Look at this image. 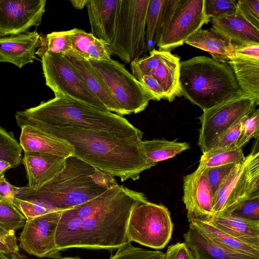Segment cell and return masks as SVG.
Segmentation results:
<instances>
[{
	"instance_id": "1",
	"label": "cell",
	"mask_w": 259,
	"mask_h": 259,
	"mask_svg": "<svg viewBox=\"0 0 259 259\" xmlns=\"http://www.w3.org/2000/svg\"><path fill=\"white\" fill-rule=\"evenodd\" d=\"M144 193L118 184L64 211L62 232L66 250L72 248L112 251L128 243L127 222L133 208L147 201Z\"/></svg>"
},
{
	"instance_id": "2",
	"label": "cell",
	"mask_w": 259,
	"mask_h": 259,
	"mask_svg": "<svg viewBox=\"0 0 259 259\" xmlns=\"http://www.w3.org/2000/svg\"><path fill=\"white\" fill-rule=\"evenodd\" d=\"M18 125H30L52 137L64 140L73 147L75 157L122 182L135 181L151 168L146 161L142 135L121 137L111 133L76 126L58 127L30 118L21 111L15 114Z\"/></svg>"
},
{
	"instance_id": "3",
	"label": "cell",
	"mask_w": 259,
	"mask_h": 259,
	"mask_svg": "<svg viewBox=\"0 0 259 259\" xmlns=\"http://www.w3.org/2000/svg\"><path fill=\"white\" fill-rule=\"evenodd\" d=\"M21 112L54 126L91 128L121 137L143 135L122 116L69 96L55 97Z\"/></svg>"
},
{
	"instance_id": "4",
	"label": "cell",
	"mask_w": 259,
	"mask_h": 259,
	"mask_svg": "<svg viewBox=\"0 0 259 259\" xmlns=\"http://www.w3.org/2000/svg\"><path fill=\"white\" fill-rule=\"evenodd\" d=\"M179 82L182 95L203 111L244 94L229 64L206 56L180 62Z\"/></svg>"
},
{
	"instance_id": "5",
	"label": "cell",
	"mask_w": 259,
	"mask_h": 259,
	"mask_svg": "<svg viewBox=\"0 0 259 259\" xmlns=\"http://www.w3.org/2000/svg\"><path fill=\"white\" fill-rule=\"evenodd\" d=\"M95 170V167L70 156L66 158L64 168L53 179L39 186L18 187L16 197L41 202L57 209L73 207L107 190L93 179Z\"/></svg>"
},
{
	"instance_id": "6",
	"label": "cell",
	"mask_w": 259,
	"mask_h": 259,
	"mask_svg": "<svg viewBox=\"0 0 259 259\" xmlns=\"http://www.w3.org/2000/svg\"><path fill=\"white\" fill-rule=\"evenodd\" d=\"M149 1L119 0L114 34L108 47L125 63L142 58L147 52L145 30Z\"/></svg>"
},
{
	"instance_id": "7",
	"label": "cell",
	"mask_w": 259,
	"mask_h": 259,
	"mask_svg": "<svg viewBox=\"0 0 259 259\" xmlns=\"http://www.w3.org/2000/svg\"><path fill=\"white\" fill-rule=\"evenodd\" d=\"M256 140L251 153L236 164L214 196L213 216L231 215L242 202L259 197L258 138Z\"/></svg>"
},
{
	"instance_id": "8",
	"label": "cell",
	"mask_w": 259,
	"mask_h": 259,
	"mask_svg": "<svg viewBox=\"0 0 259 259\" xmlns=\"http://www.w3.org/2000/svg\"><path fill=\"white\" fill-rule=\"evenodd\" d=\"M173 227L167 207L147 200L132 210L127 225V238L129 242L162 249L171 238Z\"/></svg>"
},
{
	"instance_id": "9",
	"label": "cell",
	"mask_w": 259,
	"mask_h": 259,
	"mask_svg": "<svg viewBox=\"0 0 259 259\" xmlns=\"http://www.w3.org/2000/svg\"><path fill=\"white\" fill-rule=\"evenodd\" d=\"M90 61L107 85L124 115L136 114L146 108L152 98L124 65L111 58Z\"/></svg>"
},
{
	"instance_id": "10",
	"label": "cell",
	"mask_w": 259,
	"mask_h": 259,
	"mask_svg": "<svg viewBox=\"0 0 259 259\" xmlns=\"http://www.w3.org/2000/svg\"><path fill=\"white\" fill-rule=\"evenodd\" d=\"M256 106L253 98L243 94L204 110L199 117L201 127L198 142L202 153L210 150L225 132L249 115Z\"/></svg>"
},
{
	"instance_id": "11",
	"label": "cell",
	"mask_w": 259,
	"mask_h": 259,
	"mask_svg": "<svg viewBox=\"0 0 259 259\" xmlns=\"http://www.w3.org/2000/svg\"><path fill=\"white\" fill-rule=\"evenodd\" d=\"M41 59L46 84L55 97L69 96L108 111L90 91L65 55L47 52Z\"/></svg>"
},
{
	"instance_id": "12",
	"label": "cell",
	"mask_w": 259,
	"mask_h": 259,
	"mask_svg": "<svg viewBox=\"0 0 259 259\" xmlns=\"http://www.w3.org/2000/svg\"><path fill=\"white\" fill-rule=\"evenodd\" d=\"M63 210H56L26 220L19 238V247L38 257L61 259L55 233Z\"/></svg>"
},
{
	"instance_id": "13",
	"label": "cell",
	"mask_w": 259,
	"mask_h": 259,
	"mask_svg": "<svg viewBox=\"0 0 259 259\" xmlns=\"http://www.w3.org/2000/svg\"><path fill=\"white\" fill-rule=\"evenodd\" d=\"M204 0H185L161 34L159 51L170 52L183 45L210 20L204 13Z\"/></svg>"
},
{
	"instance_id": "14",
	"label": "cell",
	"mask_w": 259,
	"mask_h": 259,
	"mask_svg": "<svg viewBox=\"0 0 259 259\" xmlns=\"http://www.w3.org/2000/svg\"><path fill=\"white\" fill-rule=\"evenodd\" d=\"M46 0H0V37L28 32L40 25Z\"/></svg>"
},
{
	"instance_id": "15",
	"label": "cell",
	"mask_w": 259,
	"mask_h": 259,
	"mask_svg": "<svg viewBox=\"0 0 259 259\" xmlns=\"http://www.w3.org/2000/svg\"><path fill=\"white\" fill-rule=\"evenodd\" d=\"M183 200L190 223L213 217V196L205 169L198 167L184 177Z\"/></svg>"
},
{
	"instance_id": "16",
	"label": "cell",
	"mask_w": 259,
	"mask_h": 259,
	"mask_svg": "<svg viewBox=\"0 0 259 259\" xmlns=\"http://www.w3.org/2000/svg\"><path fill=\"white\" fill-rule=\"evenodd\" d=\"M232 69L242 93L259 104V45L236 49L227 63Z\"/></svg>"
},
{
	"instance_id": "17",
	"label": "cell",
	"mask_w": 259,
	"mask_h": 259,
	"mask_svg": "<svg viewBox=\"0 0 259 259\" xmlns=\"http://www.w3.org/2000/svg\"><path fill=\"white\" fill-rule=\"evenodd\" d=\"M41 45V35L36 30L0 37V62L11 63L21 68L36 59L35 50Z\"/></svg>"
},
{
	"instance_id": "18",
	"label": "cell",
	"mask_w": 259,
	"mask_h": 259,
	"mask_svg": "<svg viewBox=\"0 0 259 259\" xmlns=\"http://www.w3.org/2000/svg\"><path fill=\"white\" fill-rule=\"evenodd\" d=\"M67 59L80 75L88 88L104 105L106 109L117 114L124 115L119 105L113 97L109 88L90 60L71 51L65 55Z\"/></svg>"
},
{
	"instance_id": "19",
	"label": "cell",
	"mask_w": 259,
	"mask_h": 259,
	"mask_svg": "<svg viewBox=\"0 0 259 259\" xmlns=\"http://www.w3.org/2000/svg\"><path fill=\"white\" fill-rule=\"evenodd\" d=\"M211 20L212 26L209 30L225 38L235 49L248 45H259V29L238 14Z\"/></svg>"
},
{
	"instance_id": "20",
	"label": "cell",
	"mask_w": 259,
	"mask_h": 259,
	"mask_svg": "<svg viewBox=\"0 0 259 259\" xmlns=\"http://www.w3.org/2000/svg\"><path fill=\"white\" fill-rule=\"evenodd\" d=\"M119 0H89L87 8L91 33L109 46L114 34Z\"/></svg>"
},
{
	"instance_id": "21",
	"label": "cell",
	"mask_w": 259,
	"mask_h": 259,
	"mask_svg": "<svg viewBox=\"0 0 259 259\" xmlns=\"http://www.w3.org/2000/svg\"><path fill=\"white\" fill-rule=\"evenodd\" d=\"M66 158L48 153L24 152L22 161L28 181L27 186H39L53 179L64 168Z\"/></svg>"
},
{
	"instance_id": "22",
	"label": "cell",
	"mask_w": 259,
	"mask_h": 259,
	"mask_svg": "<svg viewBox=\"0 0 259 259\" xmlns=\"http://www.w3.org/2000/svg\"><path fill=\"white\" fill-rule=\"evenodd\" d=\"M20 145L24 152L48 153L64 157L73 155L72 146L30 125L20 127Z\"/></svg>"
},
{
	"instance_id": "23",
	"label": "cell",
	"mask_w": 259,
	"mask_h": 259,
	"mask_svg": "<svg viewBox=\"0 0 259 259\" xmlns=\"http://www.w3.org/2000/svg\"><path fill=\"white\" fill-rule=\"evenodd\" d=\"M184 242L198 259H259L225 248L212 241L190 224Z\"/></svg>"
},
{
	"instance_id": "24",
	"label": "cell",
	"mask_w": 259,
	"mask_h": 259,
	"mask_svg": "<svg viewBox=\"0 0 259 259\" xmlns=\"http://www.w3.org/2000/svg\"><path fill=\"white\" fill-rule=\"evenodd\" d=\"M149 74L160 84L164 92V99L171 102L176 97L182 95L179 82L180 58L170 52L160 51L159 63Z\"/></svg>"
},
{
	"instance_id": "25",
	"label": "cell",
	"mask_w": 259,
	"mask_h": 259,
	"mask_svg": "<svg viewBox=\"0 0 259 259\" xmlns=\"http://www.w3.org/2000/svg\"><path fill=\"white\" fill-rule=\"evenodd\" d=\"M208 222L231 236L259 248V221L227 215L213 216Z\"/></svg>"
},
{
	"instance_id": "26",
	"label": "cell",
	"mask_w": 259,
	"mask_h": 259,
	"mask_svg": "<svg viewBox=\"0 0 259 259\" xmlns=\"http://www.w3.org/2000/svg\"><path fill=\"white\" fill-rule=\"evenodd\" d=\"M185 44L207 52L215 61L228 63L236 49L227 40L209 30L200 29Z\"/></svg>"
},
{
	"instance_id": "27",
	"label": "cell",
	"mask_w": 259,
	"mask_h": 259,
	"mask_svg": "<svg viewBox=\"0 0 259 259\" xmlns=\"http://www.w3.org/2000/svg\"><path fill=\"white\" fill-rule=\"evenodd\" d=\"M72 51L89 60H108L112 54L109 47L91 33L75 28L70 30Z\"/></svg>"
},
{
	"instance_id": "28",
	"label": "cell",
	"mask_w": 259,
	"mask_h": 259,
	"mask_svg": "<svg viewBox=\"0 0 259 259\" xmlns=\"http://www.w3.org/2000/svg\"><path fill=\"white\" fill-rule=\"evenodd\" d=\"M190 224L216 243L229 249L259 258V248L249 245L231 236L209 222L198 221Z\"/></svg>"
},
{
	"instance_id": "29",
	"label": "cell",
	"mask_w": 259,
	"mask_h": 259,
	"mask_svg": "<svg viewBox=\"0 0 259 259\" xmlns=\"http://www.w3.org/2000/svg\"><path fill=\"white\" fill-rule=\"evenodd\" d=\"M142 145L147 163L151 167L157 162L172 158L190 148L187 142L165 139L142 141Z\"/></svg>"
},
{
	"instance_id": "30",
	"label": "cell",
	"mask_w": 259,
	"mask_h": 259,
	"mask_svg": "<svg viewBox=\"0 0 259 259\" xmlns=\"http://www.w3.org/2000/svg\"><path fill=\"white\" fill-rule=\"evenodd\" d=\"M166 0H150L148 7L145 30L147 51L155 49L163 32L164 14Z\"/></svg>"
},
{
	"instance_id": "31",
	"label": "cell",
	"mask_w": 259,
	"mask_h": 259,
	"mask_svg": "<svg viewBox=\"0 0 259 259\" xmlns=\"http://www.w3.org/2000/svg\"><path fill=\"white\" fill-rule=\"evenodd\" d=\"M245 157L242 148L230 147L212 149L202 153L198 167L206 169L209 168L239 163Z\"/></svg>"
},
{
	"instance_id": "32",
	"label": "cell",
	"mask_w": 259,
	"mask_h": 259,
	"mask_svg": "<svg viewBox=\"0 0 259 259\" xmlns=\"http://www.w3.org/2000/svg\"><path fill=\"white\" fill-rule=\"evenodd\" d=\"M41 39V45L35 52L40 58L47 52L66 55L72 50L70 30L52 32Z\"/></svg>"
},
{
	"instance_id": "33",
	"label": "cell",
	"mask_w": 259,
	"mask_h": 259,
	"mask_svg": "<svg viewBox=\"0 0 259 259\" xmlns=\"http://www.w3.org/2000/svg\"><path fill=\"white\" fill-rule=\"evenodd\" d=\"M22 148L13 134L0 126V160L9 162L16 168L21 161Z\"/></svg>"
},
{
	"instance_id": "34",
	"label": "cell",
	"mask_w": 259,
	"mask_h": 259,
	"mask_svg": "<svg viewBox=\"0 0 259 259\" xmlns=\"http://www.w3.org/2000/svg\"><path fill=\"white\" fill-rule=\"evenodd\" d=\"M26 218L13 204L0 199V227L9 232L23 228Z\"/></svg>"
},
{
	"instance_id": "35",
	"label": "cell",
	"mask_w": 259,
	"mask_h": 259,
	"mask_svg": "<svg viewBox=\"0 0 259 259\" xmlns=\"http://www.w3.org/2000/svg\"><path fill=\"white\" fill-rule=\"evenodd\" d=\"M164 256L161 251L135 247L128 242L117 248L109 259H163Z\"/></svg>"
},
{
	"instance_id": "36",
	"label": "cell",
	"mask_w": 259,
	"mask_h": 259,
	"mask_svg": "<svg viewBox=\"0 0 259 259\" xmlns=\"http://www.w3.org/2000/svg\"><path fill=\"white\" fill-rule=\"evenodd\" d=\"M204 13L210 20L213 18L236 15L237 1L204 0Z\"/></svg>"
},
{
	"instance_id": "37",
	"label": "cell",
	"mask_w": 259,
	"mask_h": 259,
	"mask_svg": "<svg viewBox=\"0 0 259 259\" xmlns=\"http://www.w3.org/2000/svg\"><path fill=\"white\" fill-rule=\"evenodd\" d=\"M13 204L23 213L27 220L30 219L56 210L43 202L26 200L15 197Z\"/></svg>"
},
{
	"instance_id": "38",
	"label": "cell",
	"mask_w": 259,
	"mask_h": 259,
	"mask_svg": "<svg viewBox=\"0 0 259 259\" xmlns=\"http://www.w3.org/2000/svg\"><path fill=\"white\" fill-rule=\"evenodd\" d=\"M259 136V110L255 109L243 121L241 134L236 146L242 148L252 138Z\"/></svg>"
},
{
	"instance_id": "39",
	"label": "cell",
	"mask_w": 259,
	"mask_h": 259,
	"mask_svg": "<svg viewBox=\"0 0 259 259\" xmlns=\"http://www.w3.org/2000/svg\"><path fill=\"white\" fill-rule=\"evenodd\" d=\"M160 59V51L155 49L149 52V55L131 63L132 74L136 78L143 75L149 74L156 67Z\"/></svg>"
},
{
	"instance_id": "40",
	"label": "cell",
	"mask_w": 259,
	"mask_h": 259,
	"mask_svg": "<svg viewBox=\"0 0 259 259\" xmlns=\"http://www.w3.org/2000/svg\"><path fill=\"white\" fill-rule=\"evenodd\" d=\"M237 13L259 29V0L237 1Z\"/></svg>"
},
{
	"instance_id": "41",
	"label": "cell",
	"mask_w": 259,
	"mask_h": 259,
	"mask_svg": "<svg viewBox=\"0 0 259 259\" xmlns=\"http://www.w3.org/2000/svg\"><path fill=\"white\" fill-rule=\"evenodd\" d=\"M235 165L236 164H230L205 169L206 175L213 197Z\"/></svg>"
},
{
	"instance_id": "42",
	"label": "cell",
	"mask_w": 259,
	"mask_h": 259,
	"mask_svg": "<svg viewBox=\"0 0 259 259\" xmlns=\"http://www.w3.org/2000/svg\"><path fill=\"white\" fill-rule=\"evenodd\" d=\"M231 215L252 221H259V197L245 200Z\"/></svg>"
},
{
	"instance_id": "43",
	"label": "cell",
	"mask_w": 259,
	"mask_h": 259,
	"mask_svg": "<svg viewBox=\"0 0 259 259\" xmlns=\"http://www.w3.org/2000/svg\"><path fill=\"white\" fill-rule=\"evenodd\" d=\"M246 118L233 125L225 132L211 150L237 147V143L241 134L242 122Z\"/></svg>"
},
{
	"instance_id": "44",
	"label": "cell",
	"mask_w": 259,
	"mask_h": 259,
	"mask_svg": "<svg viewBox=\"0 0 259 259\" xmlns=\"http://www.w3.org/2000/svg\"><path fill=\"white\" fill-rule=\"evenodd\" d=\"M151 96L152 100L164 99V92L156 79L150 74H143L136 78Z\"/></svg>"
},
{
	"instance_id": "45",
	"label": "cell",
	"mask_w": 259,
	"mask_h": 259,
	"mask_svg": "<svg viewBox=\"0 0 259 259\" xmlns=\"http://www.w3.org/2000/svg\"><path fill=\"white\" fill-rule=\"evenodd\" d=\"M163 259H198L185 242H178L168 246Z\"/></svg>"
},
{
	"instance_id": "46",
	"label": "cell",
	"mask_w": 259,
	"mask_h": 259,
	"mask_svg": "<svg viewBox=\"0 0 259 259\" xmlns=\"http://www.w3.org/2000/svg\"><path fill=\"white\" fill-rule=\"evenodd\" d=\"M18 191L16 187L8 182L4 175L0 177V199L13 203L14 198Z\"/></svg>"
},
{
	"instance_id": "47",
	"label": "cell",
	"mask_w": 259,
	"mask_h": 259,
	"mask_svg": "<svg viewBox=\"0 0 259 259\" xmlns=\"http://www.w3.org/2000/svg\"><path fill=\"white\" fill-rule=\"evenodd\" d=\"M92 177L97 184L106 189L117 184L113 175L97 168Z\"/></svg>"
},
{
	"instance_id": "48",
	"label": "cell",
	"mask_w": 259,
	"mask_h": 259,
	"mask_svg": "<svg viewBox=\"0 0 259 259\" xmlns=\"http://www.w3.org/2000/svg\"><path fill=\"white\" fill-rule=\"evenodd\" d=\"M19 251L17 243L3 242L0 240V253L18 255Z\"/></svg>"
},
{
	"instance_id": "49",
	"label": "cell",
	"mask_w": 259,
	"mask_h": 259,
	"mask_svg": "<svg viewBox=\"0 0 259 259\" xmlns=\"http://www.w3.org/2000/svg\"><path fill=\"white\" fill-rule=\"evenodd\" d=\"M0 240L3 242L17 243L15 232H9L0 227Z\"/></svg>"
},
{
	"instance_id": "50",
	"label": "cell",
	"mask_w": 259,
	"mask_h": 259,
	"mask_svg": "<svg viewBox=\"0 0 259 259\" xmlns=\"http://www.w3.org/2000/svg\"><path fill=\"white\" fill-rule=\"evenodd\" d=\"M89 0H71L70 2L73 7L77 9H82L87 6Z\"/></svg>"
},
{
	"instance_id": "51",
	"label": "cell",
	"mask_w": 259,
	"mask_h": 259,
	"mask_svg": "<svg viewBox=\"0 0 259 259\" xmlns=\"http://www.w3.org/2000/svg\"><path fill=\"white\" fill-rule=\"evenodd\" d=\"M11 168L12 166L9 162L0 160V177L4 175L6 171Z\"/></svg>"
},
{
	"instance_id": "52",
	"label": "cell",
	"mask_w": 259,
	"mask_h": 259,
	"mask_svg": "<svg viewBox=\"0 0 259 259\" xmlns=\"http://www.w3.org/2000/svg\"><path fill=\"white\" fill-rule=\"evenodd\" d=\"M61 259H82V258H81L78 256H74V257L71 256V257H61Z\"/></svg>"
},
{
	"instance_id": "53",
	"label": "cell",
	"mask_w": 259,
	"mask_h": 259,
	"mask_svg": "<svg viewBox=\"0 0 259 259\" xmlns=\"http://www.w3.org/2000/svg\"><path fill=\"white\" fill-rule=\"evenodd\" d=\"M5 259H19V258H18L17 257V255H16L12 254V256L11 258H9V257L8 258L7 256H5Z\"/></svg>"
},
{
	"instance_id": "54",
	"label": "cell",
	"mask_w": 259,
	"mask_h": 259,
	"mask_svg": "<svg viewBox=\"0 0 259 259\" xmlns=\"http://www.w3.org/2000/svg\"><path fill=\"white\" fill-rule=\"evenodd\" d=\"M5 254L1 253L0 259H5V256L4 255Z\"/></svg>"
}]
</instances>
